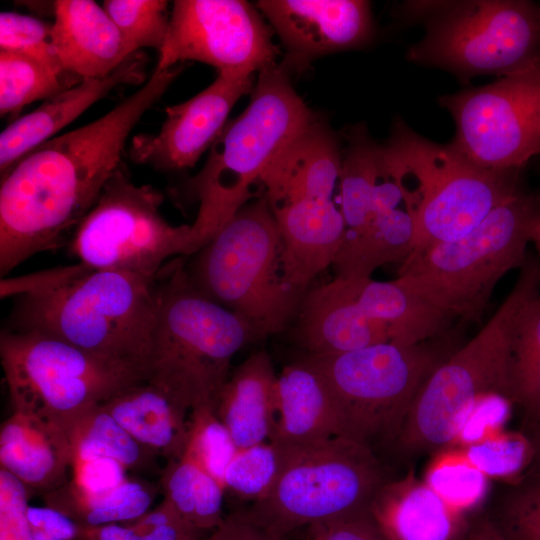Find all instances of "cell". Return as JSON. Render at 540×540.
I'll use <instances>...</instances> for the list:
<instances>
[{
  "mask_svg": "<svg viewBox=\"0 0 540 540\" xmlns=\"http://www.w3.org/2000/svg\"><path fill=\"white\" fill-rule=\"evenodd\" d=\"M514 404L511 398L503 394L482 396L465 416L451 446L465 448L503 431Z\"/></svg>",
  "mask_w": 540,
  "mask_h": 540,
  "instance_id": "cell-43",
  "label": "cell"
},
{
  "mask_svg": "<svg viewBox=\"0 0 540 540\" xmlns=\"http://www.w3.org/2000/svg\"><path fill=\"white\" fill-rule=\"evenodd\" d=\"M182 70L154 71L102 117L44 142L1 177L0 275L31 256L61 247L120 166L125 142Z\"/></svg>",
  "mask_w": 540,
  "mask_h": 540,
  "instance_id": "cell-1",
  "label": "cell"
},
{
  "mask_svg": "<svg viewBox=\"0 0 540 540\" xmlns=\"http://www.w3.org/2000/svg\"><path fill=\"white\" fill-rule=\"evenodd\" d=\"M461 449L490 480L508 484L522 479L535 461L530 437L515 431L503 430Z\"/></svg>",
  "mask_w": 540,
  "mask_h": 540,
  "instance_id": "cell-37",
  "label": "cell"
},
{
  "mask_svg": "<svg viewBox=\"0 0 540 540\" xmlns=\"http://www.w3.org/2000/svg\"><path fill=\"white\" fill-rule=\"evenodd\" d=\"M82 81L67 72L23 54L0 50V113L21 110L36 100H46Z\"/></svg>",
  "mask_w": 540,
  "mask_h": 540,
  "instance_id": "cell-33",
  "label": "cell"
},
{
  "mask_svg": "<svg viewBox=\"0 0 540 540\" xmlns=\"http://www.w3.org/2000/svg\"><path fill=\"white\" fill-rule=\"evenodd\" d=\"M381 150L398 184L415 183L399 185L415 224L412 252L465 235L524 186L522 169L480 167L451 143L428 140L400 118Z\"/></svg>",
  "mask_w": 540,
  "mask_h": 540,
  "instance_id": "cell-7",
  "label": "cell"
},
{
  "mask_svg": "<svg viewBox=\"0 0 540 540\" xmlns=\"http://www.w3.org/2000/svg\"><path fill=\"white\" fill-rule=\"evenodd\" d=\"M0 48L33 58L59 72H66L56 51L52 24L37 18L16 12H1Z\"/></svg>",
  "mask_w": 540,
  "mask_h": 540,
  "instance_id": "cell-42",
  "label": "cell"
},
{
  "mask_svg": "<svg viewBox=\"0 0 540 540\" xmlns=\"http://www.w3.org/2000/svg\"><path fill=\"white\" fill-rule=\"evenodd\" d=\"M156 284L145 381L189 413L201 406L215 407L234 355L258 338L248 323L193 285L182 258L164 265Z\"/></svg>",
  "mask_w": 540,
  "mask_h": 540,
  "instance_id": "cell-3",
  "label": "cell"
},
{
  "mask_svg": "<svg viewBox=\"0 0 540 540\" xmlns=\"http://www.w3.org/2000/svg\"><path fill=\"white\" fill-rule=\"evenodd\" d=\"M281 238L285 285L305 295L311 282L332 266L346 226L333 200L300 201L271 207Z\"/></svg>",
  "mask_w": 540,
  "mask_h": 540,
  "instance_id": "cell-19",
  "label": "cell"
},
{
  "mask_svg": "<svg viewBox=\"0 0 540 540\" xmlns=\"http://www.w3.org/2000/svg\"><path fill=\"white\" fill-rule=\"evenodd\" d=\"M188 423V439L183 454L224 487L225 471L239 450L230 431L217 416L215 407L209 405L191 410Z\"/></svg>",
  "mask_w": 540,
  "mask_h": 540,
  "instance_id": "cell-38",
  "label": "cell"
},
{
  "mask_svg": "<svg viewBox=\"0 0 540 540\" xmlns=\"http://www.w3.org/2000/svg\"><path fill=\"white\" fill-rule=\"evenodd\" d=\"M531 429L530 439L535 450V461L532 467L540 468V418L531 425Z\"/></svg>",
  "mask_w": 540,
  "mask_h": 540,
  "instance_id": "cell-51",
  "label": "cell"
},
{
  "mask_svg": "<svg viewBox=\"0 0 540 540\" xmlns=\"http://www.w3.org/2000/svg\"><path fill=\"white\" fill-rule=\"evenodd\" d=\"M438 102L455 123L451 144L474 164L523 169L540 156V69L446 94Z\"/></svg>",
  "mask_w": 540,
  "mask_h": 540,
  "instance_id": "cell-14",
  "label": "cell"
},
{
  "mask_svg": "<svg viewBox=\"0 0 540 540\" xmlns=\"http://www.w3.org/2000/svg\"><path fill=\"white\" fill-rule=\"evenodd\" d=\"M291 334L309 355L341 354L391 342L386 326L361 307L356 281L338 278L309 288Z\"/></svg>",
  "mask_w": 540,
  "mask_h": 540,
  "instance_id": "cell-18",
  "label": "cell"
},
{
  "mask_svg": "<svg viewBox=\"0 0 540 540\" xmlns=\"http://www.w3.org/2000/svg\"><path fill=\"white\" fill-rule=\"evenodd\" d=\"M276 445L281 464L275 483L243 512L280 540L297 528L368 509L390 480L372 448L345 437Z\"/></svg>",
  "mask_w": 540,
  "mask_h": 540,
  "instance_id": "cell-10",
  "label": "cell"
},
{
  "mask_svg": "<svg viewBox=\"0 0 540 540\" xmlns=\"http://www.w3.org/2000/svg\"><path fill=\"white\" fill-rule=\"evenodd\" d=\"M280 464L281 450L273 442L239 449L225 471L224 488L243 500H261L273 487Z\"/></svg>",
  "mask_w": 540,
  "mask_h": 540,
  "instance_id": "cell-40",
  "label": "cell"
},
{
  "mask_svg": "<svg viewBox=\"0 0 540 540\" xmlns=\"http://www.w3.org/2000/svg\"><path fill=\"white\" fill-rule=\"evenodd\" d=\"M73 460L108 457L127 470L144 471L158 458L140 445L100 404L84 413L69 431Z\"/></svg>",
  "mask_w": 540,
  "mask_h": 540,
  "instance_id": "cell-32",
  "label": "cell"
},
{
  "mask_svg": "<svg viewBox=\"0 0 540 540\" xmlns=\"http://www.w3.org/2000/svg\"><path fill=\"white\" fill-rule=\"evenodd\" d=\"M450 333L426 342L381 343L334 355L302 356L326 378L336 398L341 437L370 448L395 443L418 392L454 351Z\"/></svg>",
  "mask_w": 540,
  "mask_h": 540,
  "instance_id": "cell-11",
  "label": "cell"
},
{
  "mask_svg": "<svg viewBox=\"0 0 540 540\" xmlns=\"http://www.w3.org/2000/svg\"><path fill=\"white\" fill-rule=\"evenodd\" d=\"M29 489L0 468V540H33L28 522Z\"/></svg>",
  "mask_w": 540,
  "mask_h": 540,
  "instance_id": "cell-44",
  "label": "cell"
},
{
  "mask_svg": "<svg viewBox=\"0 0 540 540\" xmlns=\"http://www.w3.org/2000/svg\"><path fill=\"white\" fill-rule=\"evenodd\" d=\"M209 533L188 523L164 498L140 517L97 527H80L79 537L87 540H203Z\"/></svg>",
  "mask_w": 540,
  "mask_h": 540,
  "instance_id": "cell-36",
  "label": "cell"
},
{
  "mask_svg": "<svg viewBox=\"0 0 540 540\" xmlns=\"http://www.w3.org/2000/svg\"><path fill=\"white\" fill-rule=\"evenodd\" d=\"M415 224L405 209L377 213L365 226L346 230L332 264L334 278L363 280L379 267L404 262L411 254Z\"/></svg>",
  "mask_w": 540,
  "mask_h": 540,
  "instance_id": "cell-28",
  "label": "cell"
},
{
  "mask_svg": "<svg viewBox=\"0 0 540 540\" xmlns=\"http://www.w3.org/2000/svg\"><path fill=\"white\" fill-rule=\"evenodd\" d=\"M277 378L267 351L251 354L229 375L215 411L238 449L270 442L277 424Z\"/></svg>",
  "mask_w": 540,
  "mask_h": 540,
  "instance_id": "cell-25",
  "label": "cell"
},
{
  "mask_svg": "<svg viewBox=\"0 0 540 540\" xmlns=\"http://www.w3.org/2000/svg\"><path fill=\"white\" fill-rule=\"evenodd\" d=\"M103 7L137 52L161 50L169 26L168 2L163 0H106Z\"/></svg>",
  "mask_w": 540,
  "mask_h": 540,
  "instance_id": "cell-41",
  "label": "cell"
},
{
  "mask_svg": "<svg viewBox=\"0 0 540 540\" xmlns=\"http://www.w3.org/2000/svg\"><path fill=\"white\" fill-rule=\"evenodd\" d=\"M204 540V539H203Z\"/></svg>",
  "mask_w": 540,
  "mask_h": 540,
  "instance_id": "cell-54",
  "label": "cell"
},
{
  "mask_svg": "<svg viewBox=\"0 0 540 540\" xmlns=\"http://www.w3.org/2000/svg\"><path fill=\"white\" fill-rule=\"evenodd\" d=\"M422 480L447 505L466 515L486 501L491 481L454 446L434 452Z\"/></svg>",
  "mask_w": 540,
  "mask_h": 540,
  "instance_id": "cell-35",
  "label": "cell"
},
{
  "mask_svg": "<svg viewBox=\"0 0 540 540\" xmlns=\"http://www.w3.org/2000/svg\"><path fill=\"white\" fill-rule=\"evenodd\" d=\"M18 295L6 329L44 333L127 365L145 378L157 309L156 278L75 265L1 280Z\"/></svg>",
  "mask_w": 540,
  "mask_h": 540,
  "instance_id": "cell-2",
  "label": "cell"
},
{
  "mask_svg": "<svg viewBox=\"0 0 540 540\" xmlns=\"http://www.w3.org/2000/svg\"><path fill=\"white\" fill-rule=\"evenodd\" d=\"M306 540L388 539L375 523L368 508L308 526Z\"/></svg>",
  "mask_w": 540,
  "mask_h": 540,
  "instance_id": "cell-45",
  "label": "cell"
},
{
  "mask_svg": "<svg viewBox=\"0 0 540 540\" xmlns=\"http://www.w3.org/2000/svg\"><path fill=\"white\" fill-rule=\"evenodd\" d=\"M0 357L13 412L57 424L67 434L84 413L145 381L127 365L34 331L2 330Z\"/></svg>",
  "mask_w": 540,
  "mask_h": 540,
  "instance_id": "cell-12",
  "label": "cell"
},
{
  "mask_svg": "<svg viewBox=\"0 0 540 540\" xmlns=\"http://www.w3.org/2000/svg\"><path fill=\"white\" fill-rule=\"evenodd\" d=\"M53 8L54 44L66 72L82 80L103 78L136 53L95 1L58 0Z\"/></svg>",
  "mask_w": 540,
  "mask_h": 540,
  "instance_id": "cell-21",
  "label": "cell"
},
{
  "mask_svg": "<svg viewBox=\"0 0 540 540\" xmlns=\"http://www.w3.org/2000/svg\"><path fill=\"white\" fill-rule=\"evenodd\" d=\"M258 74L249 105L227 121L205 165L186 183L187 197L199 203L191 224L197 251L250 201L274 157L316 117L279 63Z\"/></svg>",
  "mask_w": 540,
  "mask_h": 540,
  "instance_id": "cell-4",
  "label": "cell"
},
{
  "mask_svg": "<svg viewBox=\"0 0 540 540\" xmlns=\"http://www.w3.org/2000/svg\"><path fill=\"white\" fill-rule=\"evenodd\" d=\"M355 281L361 307L369 317L386 326L391 343L413 345L450 333L455 320L397 278Z\"/></svg>",
  "mask_w": 540,
  "mask_h": 540,
  "instance_id": "cell-27",
  "label": "cell"
},
{
  "mask_svg": "<svg viewBox=\"0 0 540 540\" xmlns=\"http://www.w3.org/2000/svg\"><path fill=\"white\" fill-rule=\"evenodd\" d=\"M342 153L340 210L346 230L365 226L374 216V200L380 169L381 145L365 125L351 127Z\"/></svg>",
  "mask_w": 540,
  "mask_h": 540,
  "instance_id": "cell-30",
  "label": "cell"
},
{
  "mask_svg": "<svg viewBox=\"0 0 540 540\" xmlns=\"http://www.w3.org/2000/svg\"><path fill=\"white\" fill-rule=\"evenodd\" d=\"M530 240L540 253V216L532 227Z\"/></svg>",
  "mask_w": 540,
  "mask_h": 540,
  "instance_id": "cell-52",
  "label": "cell"
},
{
  "mask_svg": "<svg viewBox=\"0 0 540 540\" xmlns=\"http://www.w3.org/2000/svg\"><path fill=\"white\" fill-rule=\"evenodd\" d=\"M279 49L258 11L242 0H176L154 71L193 60L254 75L276 66Z\"/></svg>",
  "mask_w": 540,
  "mask_h": 540,
  "instance_id": "cell-15",
  "label": "cell"
},
{
  "mask_svg": "<svg viewBox=\"0 0 540 540\" xmlns=\"http://www.w3.org/2000/svg\"><path fill=\"white\" fill-rule=\"evenodd\" d=\"M257 7L282 41L279 63L301 72L323 55L368 44L374 35L370 3L363 0H262Z\"/></svg>",
  "mask_w": 540,
  "mask_h": 540,
  "instance_id": "cell-17",
  "label": "cell"
},
{
  "mask_svg": "<svg viewBox=\"0 0 540 540\" xmlns=\"http://www.w3.org/2000/svg\"><path fill=\"white\" fill-rule=\"evenodd\" d=\"M254 87V75L218 73L197 95L167 107L158 133L135 136L131 158L167 171L193 167L221 133L235 103Z\"/></svg>",
  "mask_w": 540,
  "mask_h": 540,
  "instance_id": "cell-16",
  "label": "cell"
},
{
  "mask_svg": "<svg viewBox=\"0 0 540 540\" xmlns=\"http://www.w3.org/2000/svg\"><path fill=\"white\" fill-rule=\"evenodd\" d=\"M277 424L270 442L305 444L340 436L338 404L323 374L301 357L277 378Z\"/></svg>",
  "mask_w": 540,
  "mask_h": 540,
  "instance_id": "cell-24",
  "label": "cell"
},
{
  "mask_svg": "<svg viewBox=\"0 0 540 540\" xmlns=\"http://www.w3.org/2000/svg\"><path fill=\"white\" fill-rule=\"evenodd\" d=\"M510 485L488 512L491 520L507 540H540V468Z\"/></svg>",
  "mask_w": 540,
  "mask_h": 540,
  "instance_id": "cell-39",
  "label": "cell"
},
{
  "mask_svg": "<svg viewBox=\"0 0 540 540\" xmlns=\"http://www.w3.org/2000/svg\"><path fill=\"white\" fill-rule=\"evenodd\" d=\"M163 195L135 184L120 165L69 240V252L91 268L156 278L164 262L197 251L192 225L160 213Z\"/></svg>",
  "mask_w": 540,
  "mask_h": 540,
  "instance_id": "cell-13",
  "label": "cell"
},
{
  "mask_svg": "<svg viewBox=\"0 0 540 540\" xmlns=\"http://www.w3.org/2000/svg\"><path fill=\"white\" fill-rule=\"evenodd\" d=\"M160 484L164 498L196 529L210 533L223 522V485L188 456L167 462Z\"/></svg>",
  "mask_w": 540,
  "mask_h": 540,
  "instance_id": "cell-31",
  "label": "cell"
},
{
  "mask_svg": "<svg viewBox=\"0 0 540 540\" xmlns=\"http://www.w3.org/2000/svg\"><path fill=\"white\" fill-rule=\"evenodd\" d=\"M0 463L29 491H54L68 482L73 465L69 435L57 424L13 412L1 425Z\"/></svg>",
  "mask_w": 540,
  "mask_h": 540,
  "instance_id": "cell-23",
  "label": "cell"
},
{
  "mask_svg": "<svg viewBox=\"0 0 540 540\" xmlns=\"http://www.w3.org/2000/svg\"><path fill=\"white\" fill-rule=\"evenodd\" d=\"M146 57L136 52L110 75L84 79L46 99L32 112L8 125L0 135V171L3 177L23 156L52 139L92 104L121 84L145 80Z\"/></svg>",
  "mask_w": 540,
  "mask_h": 540,
  "instance_id": "cell-20",
  "label": "cell"
},
{
  "mask_svg": "<svg viewBox=\"0 0 540 540\" xmlns=\"http://www.w3.org/2000/svg\"><path fill=\"white\" fill-rule=\"evenodd\" d=\"M76 540H87V539L79 537Z\"/></svg>",
  "mask_w": 540,
  "mask_h": 540,
  "instance_id": "cell-53",
  "label": "cell"
},
{
  "mask_svg": "<svg viewBox=\"0 0 540 540\" xmlns=\"http://www.w3.org/2000/svg\"><path fill=\"white\" fill-rule=\"evenodd\" d=\"M511 389L531 426L540 418V293L525 304L515 325Z\"/></svg>",
  "mask_w": 540,
  "mask_h": 540,
  "instance_id": "cell-34",
  "label": "cell"
},
{
  "mask_svg": "<svg viewBox=\"0 0 540 540\" xmlns=\"http://www.w3.org/2000/svg\"><path fill=\"white\" fill-rule=\"evenodd\" d=\"M204 540H238L234 514L224 517L223 522L210 532Z\"/></svg>",
  "mask_w": 540,
  "mask_h": 540,
  "instance_id": "cell-50",
  "label": "cell"
},
{
  "mask_svg": "<svg viewBox=\"0 0 540 540\" xmlns=\"http://www.w3.org/2000/svg\"><path fill=\"white\" fill-rule=\"evenodd\" d=\"M100 406L157 457L170 462L183 455L189 412L157 386L139 382L117 392Z\"/></svg>",
  "mask_w": 540,
  "mask_h": 540,
  "instance_id": "cell-26",
  "label": "cell"
},
{
  "mask_svg": "<svg viewBox=\"0 0 540 540\" xmlns=\"http://www.w3.org/2000/svg\"><path fill=\"white\" fill-rule=\"evenodd\" d=\"M28 522L33 540H76L80 526L50 506H29Z\"/></svg>",
  "mask_w": 540,
  "mask_h": 540,
  "instance_id": "cell-47",
  "label": "cell"
},
{
  "mask_svg": "<svg viewBox=\"0 0 540 540\" xmlns=\"http://www.w3.org/2000/svg\"><path fill=\"white\" fill-rule=\"evenodd\" d=\"M72 482L84 491L97 493L113 489L127 481V469L108 457L73 460Z\"/></svg>",
  "mask_w": 540,
  "mask_h": 540,
  "instance_id": "cell-46",
  "label": "cell"
},
{
  "mask_svg": "<svg viewBox=\"0 0 540 540\" xmlns=\"http://www.w3.org/2000/svg\"><path fill=\"white\" fill-rule=\"evenodd\" d=\"M369 512L388 540H465L471 525L468 515L447 505L412 470L388 480Z\"/></svg>",
  "mask_w": 540,
  "mask_h": 540,
  "instance_id": "cell-22",
  "label": "cell"
},
{
  "mask_svg": "<svg viewBox=\"0 0 540 540\" xmlns=\"http://www.w3.org/2000/svg\"><path fill=\"white\" fill-rule=\"evenodd\" d=\"M236 521L238 540H280L251 520L243 511L233 513Z\"/></svg>",
  "mask_w": 540,
  "mask_h": 540,
  "instance_id": "cell-49",
  "label": "cell"
},
{
  "mask_svg": "<svg viewBox=\"0 0 540 540\" xmlns=\"http://www.w3.org/2000/svg\"><path fill=\"white\" fill-rule=\"evenodd\" d=\"M519 270L493 316L433 371L418 392L394 443L404 455L451 446L465 416L482 396L499 393L513 400V334L523 307L540 293V260L528 254Z\"/></svg>",
  "mask_w": 540,
  "mask_h": 540,
  "instance_id": "cell-5",
  "label": "cell"
},
{
  "mask_svg": "<svg viewBox=\"0 0 540 540\" xmlns=\"http://www.w3.org/2000/svg\"><path fill=\"white\" fill-rule=\"evenodd\" d=\"M192 255L185 270L193 285L248 323L258 340L291 327L304 295L283 281L280 232L264 195Z\"/></svg>",
  "mask_w": 540,
  "mask_h": 540,
  "instance_id": "cell-8",
  "label": "cell"
},
{
  "mask_svg": "<svg viewBox=\"0 0 540 540\" xmlns=\"http://www.w3.org/2000/svg\"><path fill=\"white\" fill-rule=\"evenodd\" d=\"M465 540H507L491 520L488 513L481 514L471 525Z\"/></svg>",
  "mask_w": 540,
  "mask_h": 540,
  "instance_id": "cell-48",
  "label": "cell"
},
{
  "mask_svg": "<svg viewBox=\"0 0 540 540\" xmlns=\"http://www.w3.org/2000/svg\"><path fill=\"white\" fill-rule=\"evenodd\" d=\"M540 194L522 186L465 235L412 252L397 279L460 323L480 322L498 282L527 259Z\"/></svg>",
  "mask_w": 540,
  "mask_h": 540,
  "instance_id": "cell-6",
  "label": "cell"
},
{
  "mask_svg": "<svg viewBox=\"0 0 540 540\" xmlns=\"http://www.w3.org/2000/svg\"><path fill=\"white\" fill-rule=\"evenodd\" d=\"M403 19L426 31L406 58L461 81L540 69V5L527 0L409 1Z\"/></svg>",
  "mask_w": 540,
  "mask_h": 540,
  "instance_id": "cell-9",
  "label": "cell"
},
{
  "mask_svg": "<svg viewBox=\"0 0 540 540\" xmlns=\"http://www.w3.org/2000/svg\"><path fill=\"white\" fill-rule=\"evenodd\" d=\"M156 492L152 484L130 478L113 489L97 493L84 491L70 480L44 494V501L80 527H97L140 517L148 511Z\"/></svg>",
  "mask_w": 540,
  "mask_h": 540,
  "instance_id": "cell-29",
  "label": "cell"
}]
</instances>
